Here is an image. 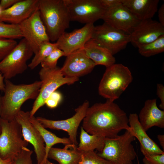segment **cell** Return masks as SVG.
Returning <instances> with one entry per match:
<instances>
[{"label": "cell", "instance_id": "cell-3", "mask_svg": "<svg viewBox=\"0 0 164 164\" xmlns=\"http://www.w3.org/2000/svg\"><path fill=\"white\" fill-rule=\"evenodd\" d=\"M38 9L50 40L56 41L70 21L64 0H39Z\"/></svg>", "mask_w": 164, "mask_h": 164}, {"label": "cell", "instance_id": "cell-15", "mask_svg": "<svg viewBox=\"0 0 164 164\" xmlns=\"http://www.w3.org/2000/svg\"><path fill=\"white\" fill-rule=\"evenodd\" d=\"M164 35V26L152 19L140 21L130 34V42L137 48Z\"/></svg>", "mask_w": 164, "mask_h": 164}, {"label": "cell", "instance_id": "cell-29", "mask_svg": "<svg viewBox=\"0 0 164 164\" xmlns=\"http://www.w3.org/2000/svg\"><path fill=\"white\" fill-rule=\"evenodd\" d=\"M78 164H113L101 157L94 151L82 152Z\"/></svg>", "mask_w": 164, "mask_h": 164}, {"label": "cell", "instance_id": "cell-12", "mask_svg": "<svg viewBox=\"0 0 164 164\" xmlns=\"http://www.w3.org/2000/svg\"><path fill=\"white\" fill-rule=\"evenodd\" d=\"M89 103L86 100L75 109V113L72 117L61 120H53L42 117L36 118L37 121L45 128L61 130L66 132L72 144L77 146V136L78 128L84 118Z\"/></svg>", "mask_w": 164, "mask_h": 164}, {"label": "cell", "instance_id": "cell-19", "mask_svg": "<svg viewBox=\"0 0 164 164\" xmlns=\"http://www.w3.org/2000/svg\"><path fill=\"white\" fill-rule=\"evenodd\" d=\"M128 120L131 130L139 141L141 151L144 156L164 153V151L147 135L141 125L136 113L130 114Z\"/></svg>", "mask_w": 164, "mask_h": 164}, {"label": "cell", "instance_id": "cell-27", "mask_svg": "<svg viewBox=\"0 0 164 164\" xmlns=\"http://www.w3.org/2000/svg\"><path fill=\"white\" fill-rule=\"evenodd\" d=\"M139 53L142 56L149 57L164 51V35L150 43L138 48Z\"/></svg>", "mask_w": 164, "mask_h": 164}, {"label": "cell", "instance_id": "cell-40", "mask_svg": "<svg viewBox=\"0 0 164 164\" xmlns=\"http://www.w3.org/2000/svg\"><path fill=\"white\" fill-rule=\"evenodd\" d=\"M157 138L159 141L160 145L164 151V135H157Z\"/></svg>", "mask_w": 164, "mask_h": 164}, {"label": "cell", "instance_id": "cell-4", "mask_svg": "<svg viewBox=\"0 0 164 164\" xmlns=\"http://www.w3.org/2000/svg\"><path fill=\"white\" fill-rule=\"evenodd\" d=\"M135 138L131 130L113 138H105L104 148L97 154L113 164H133L137 154L132 143Z\"/></svg>", "mask_w": 164, "mask_h": 164}, {"label": "cell", "instance_id": "cell-8", "mask_svg": "<svg viewBox=\"0 0 164 164\" xmlns=\"http://www.w3.org/2000/svg\"><path fill=\"white\" fill-rule=\"evenodd\" d=\"M33 53L26 40L23 38L0 61V72L5 79L9 80L24 72L28 67L27 62Z\"/></svg>", "mask_w": 164, "mask_h": 164}, {"label": "cell", "instance_id": "cell-34", "mask_svg": "<svg viewBox=\"0 0 164 164\" xmlns=\"http://www.w3.org/2000/svg\"><path fill=\"white\" fill-rule=\"evenodd\" d=\"M142 162L144 164H164V153L144 156Z\"/></svg>", "mask_w": 164, "mask_h": 164}, {"label": "cell", "instance_id": "cell-44", "mask_svg": "<svg viewBox=\"0 0 164 164\" xmlns=\"http://www.w3.org/2000/svg\"><path fill=\"white\" fill-rule=\"evenodd\" d=\"M2 9H1V7H0V14H1L2 12Z\"/></svg>", "mask_w": 164, "mask_h": 164}, {"label": "cell", "instance_id": "cell-39", "mask_svg": "<svg viewBox=\"0 0 164 164\" xmlns=\"http://www.w3.org/2000/svg\"><path fill=\"white\" fill-rule=\"evenodd\" d=\"M4 78L0 72V91H4L5 88V84L4 82Z\"/></svg>", "mask_w": 164, "mask_h": 164}, {"label": "cell", "instance_id": "cell-35", "mask_svg": "<svg viewBox=\"0 0 164 164\" xmlns=\"http://www.w3.org/2000/svg\"><path fill=\"white\" fill-rule=\"evenodd\" d=\"M100 1L106 10L113 8L122 4L121 0H100Z\"/></svg>", "mask_w": 164, "mask_h": 164}, {"label": "cell", "instance_id": "cell-6", "mask_svg": "<svg viewBox=\"0 0 164 164\" xmlns=\"http://www.w3.org/2000/svg\"><path fill=\"white\" fill-rule=\"evenodd\" d=\"M0 156L13 160L29 143L24 139L21 126L15 119L8 121L0 118Z\"/></svg>", "mask_w": 164, "mask_h": 164}, {"label": "cell", "instance_id": "cell-36", "mask_svg": "<svg viewBox=\"0 0 164 164\" xmlns=\"http://www.w3.org/2000/svg\"><path fill=\"white\" fill-rule=\"evenodd\" d=\"M157 94L159 98L161 103L159 105L160 108L164 110V87L163 84H158L157 86Z\"/></svg>", "mask_w": 164, "mask_h": 164}, {"label": "cell", "instance_id": "cell-31", "mask_svg": "<svg viewBox=\"0 0 164 164\" xmlns=\"http://www.w3.org/2000/svg\"><path fill=\"white\" fill-rule=\"evenodd\" d=\"M17 44L15 39H0V61L11 52Z\"/></svg>", "mask_w": 164, "mask_h": 164}, {"label": "cell", "instance_id": "cell-37", "mask_svg": "<svg viewBox=\"0 0 164 164\" xmlns=\"http://www.w3.org/2000/svg\"><path fill=\"white\" fill-rule=\"evenodd\" d=\"M19 0H1L0 7L2 10L7 9L18 2Z\"/></svg>", "mask_w": 164, "mask_h": 164}, {"label": "cell", "instance_id": "cell-30", "mask_svg": "<svg viewBox=\"0 0 164 164\" xmlns=\"http://www.w3.org/2000/svg\"><path fill=\"white\" fill-rule=\"evenodd\" d=\"M65 56L64 52L58 48L55 49L41 63L42 68H53L56 67L58 59Z\"/></svg>", "mask_w": 164, "mask_h": 164}, {"label": "cell", "instance_id": "cell-20", "mask_svg": "<svg viewBox=\"0 0 164 164\" xmlns=\"http://www.w3.org/2000/svg\"><path fill=\"white\" fill-rule=\"evenodd\" d=\"M138 117L141 125L146 132L154 126L164 128V111L158 108L156 99L146 100Z\"/></svg>", "mask_w": 164, "mask_h": 164}, {"label": "cell", "instance_id": "cell-45", "mask_svg": "<svg viewBox=\"0 0 164 164\" xmlns=\"http://www.w3.org/2000/svg\"><path fill=\"white\" fill-rule=\"evenodd\" d=\"M138 164H141L140 163H139L138 161Z\"/></svg>", "mask_w": 164, "mask_h": 164}, {"label": "cell", "instance_id": "cell-33", "mask_svg": "<svg viewBox=\"0 0 164 164\" xmlns=\"http://www.w3.org/2000/svg\"><path fill=\"white\" fill-rule=\"evenodd\" d=\"M62 99L61 94L59 91H55L52 93L46 101L45 104L50 108L56 107Z\"/></svg>", "mask_w": 164, "mask_h": 164}, {"label": "cell", "instance_id": "cell-11", "mask_svg": "<svg viewBox=\"0 0 164 164\" xmlns=\"http://www.w3.org/2000/svg\"><path fill=\"white\" fill-rule=\"evenodd\" d=\"M19 26L22 38L26 40L34 54L42 43L50 41L38 9Z\"/></svg>", "mask_w": 164, "mask_h": 164}, {"label": "cell", "instance_id": "cell-10", "mask_svg": "<svg viewBox=\"0 0 164 164\" xmlns=\"http://www.w3.org/2000/svg\"><path fill=\"white\" fill-rule=\"evenodd\" d=\"M70 21L86 24L101 19L106 9L100 0H64Z\"/></svg>", "mask_w": 164, "mask_h": 164}, {"label": "cell", "instance_id": "cell-25", "mask_svg": "<svg viewBox=\"0 0 164 164\" xmlns=\"http://www.w3.org/2000/svg\"><path fill=\"white\" fill-rule=\"evenodd\" d=\"M104 146V138L90 135L81 127L80 143L77 146L79 151L83 152L96 149L100 152L102 150Z\"/></svg>", "mask_w": 164, "mask_h": 164}, {"label": "cell", "instance_id": "cell-2", "mask_svg": "<svg viewBox=\"0 0 164 164\" xmlns=\"http://www.w3.org/2000/svg\"><path fill=\"white\" fill-rule=\"evenodd\" d=\"M4 95L1 97L0 117L8 121L15 119L22 104L29 99H36L39 92L42 81L29 84H15L5 79Z\"/></svg>", "mask_w": 164, "mask_h": 164}, {"label": "cell", "instance_id": "cell-18", "mask_svg": "<svg viewBox=\"0 0 164 164\" xmlns=\"http://www.w3.org/2000/svg\"><path fill=\"white\" fill-rule=\"evenodd\" d=\"M39 0H19L10 8L2 10L0 22L19 25L38 9Z\"/></svg>", "mask_w": 164, "mask_h": 164}, {"label": "cell", "instance_id": "cell-21", "mask_svg": "<svg viewBox=\"0 0 164 164\" xmlns=\"http://www.w3.org/2000/svg\"><path fill=\"white\" fill-rule=\"evenodd\" d=\"M159 0H121L122 4L139 20L152 19L158 10Z\"/></svg>", "mask_w": 164, "mask_h": 164}, {"label": "cell", "instance_id": "cell-42", "mask_svg": "<svg viewBox=\"0 0 164 164\" xmlns=\"http://www.w3.org/2000/svg\"><path fill=\"white\" fill-rule=\"evenodd\" d=\"M1 96L0 95V114H1ZM1 126L0 125V134L1 133Z\"/></svg>", "mask_w": 164, "mask_h": 164}, {"label": "cell", "instance_id": "cell-41", "mask_svg": "<svg viewBox=\"0 0 164 164\" xmlns=\"http://www.w3.org/2000/svg\"><path fill=\"white\" fill-rule=\"evenodd\" d=\"M0 164H13V160L11 159H4L0 156Z\"/></svg>", "mask_w": 164, "mask_h": 164}, {"label": "cell", "instance_id": "cell-9", "mask_svg": "<svg viewBox=\"0 0 164 164\" xmlns=\"http://www.w3.org/2000/svg\"><path fill=\"white\" fill-rule=\"evenodd\" d=\"M91 39L113 55L124 49L130 42L129 34L104 22L101 25L94 26Z\"/></svg>", "mask_w": 164, "mask_h": 164}, {"label": "cell", "instance_id": "cell-5", "mask_svg": "<svg viewBox=\"0 0 164 164\" xmlns=\"http://www.w3.org/2000/svg\"><path fill=\"white\" fill-rule=\"evenodd\" d=\"M131 71L121 64H114L106 68L98 87L99 94L108 100L118 98L132 80Z\"/></svg>", "mask_w": 164, "mask_h": 164}, {"label": "cell", "instance_id": "cell-17", "mask_svg": "<svg viewBox=\"0 0 164 164\" xmlns=\"http://www.w3.org/2000/svg\"><path fill=\"white\" fill-rule=\"evenodd\" d=\"M60 68L65 77L78 78L90 73L96 66L86 55L83 48L76 50L67 56Z\"/></svg>", "mask_w": 164, "mask_h": 164}, {"label": "cell", "instance_id": "cell-38", "mask_svg": "<svg viewBox=\"0 0 164 164\" xmlns=\"http://www.w3.org/2000/svg\"><path fill=\"white\" fill-rule=\"evenodd\" d=\"M158 17L159 22L161 25L164 26V4H162L158 10Z\"/></svg>", "mask_w": 164, "mask_h": 164}, {"label": "cell", "instance_id": "cell-1", "mask_svg": "<svg viewBox=\"0 0 164 164\" xmlns=\"http://www.w3.org/2000/svg\"><path fill=\"white\" fill-rule=\"evenodd\" d=\"M82 127L88 134L105 138H113L123 130H131L126 113L114 101L107 100L88 108Z\"/></svg>", "mask_w": 164, "mask_h": 164}, {"label": "cell", "instance_id": "cell-13", "mask_svg": "<svg viewBox=\"0 0 164 164\" xmlns=\"http://www.w3.org/2000/svg\"><path fill=\"white\" fill-rule=\"evenodd\" d=\"M29 111L20 110L15 119L21 126L24 139L33 146L36 154L37 164H46L45 146L43 138L38 130L29 120Z\"/></svg>", "mask_w": 164, "mask_h": 164}, {"label": "cell", "instance_id": "cell-14", "mask_svg": "<svg viewBox=\"0 0 164 164\" xmlns=\"http://www.w3.org/2000/svg\"><path fill=\"white\" fill-rule=\"evenodd\" d=\"M94 26L93 23L87 24L71 32H65L55 43L57 48L62 51L66 56L83 48L86 43L91 38Z\"/></svg>", "mask_w": 164, "mask_h": 164}, {"label": "cell", "instance_id": "cell-43", "mask_svg": "<svg viewBox=\"0 0 164 164\" xmlns=\"http://www.w3.org/2000/svg\"><path fill=\"white\" fill-rule=\"evenodd\" d=\"M46 164H54V163H52L50 162L48 159L46 161Z\"/></svg>", "mask_w": 164, "mask_h": 164}, {"label": "cell", "instance_id": "cell-32", "mask_svg": "<svg viewBox=\"0 0 164 164\" xmlns=\"http://www.w3.org/2000/svg\"><path fill=\"white\" fill-rule=\"evenodd\" d=\"M33 151L27 147L23 149L13 160V164H33L32 159Z\"/></svg>", "mask_w": 164, "mask_h": 164}, {"label": "cell", "instance_id": "cell-28", "mask_svg": "<svg viewBox=\"0 0 164 164\" xmlns=\"http://www.w3.org/2000/svg\"><path fill=\"white\" fill-rule=\"evenodd\" d=\"M22 38L19 25L0 22V39H15Z\"/></svg>", "mask_w": 164, "mask_h": 164}, {"label": "cell", "instance_id": "cell-23", "mask_svg": "<svg viewBox=\"0 0 164 164\" xmlns=\"http://www.w3.org/2000/svg\"><path fill=\"white\" fill-rule=\"evenodd\" d=\"M81 153L77 146L71 143L65 145L63 149L51 148L48 158L56 161L59 164H78Z\"/></svg>", "mask_w": 164, "mask_h": 164}, {"label": "cell", "instance_id": "cell-26", "mask_svg": "<svg viewBox=\"0 0 164 164\" xmlns=\"http://www.w3.org/2000/svg\"><path fill=\"white\" fill-rule=\"evenodd\" d=\"M56 48V43H52L50 41L42 43L28 67L31 70L34 69Z\"/></svg>", "mask_w": 164, "mask_h": 164}, {"label": "cell", "instance_id": "cell-24", "mask_svg": "<svg viewBox=\"0 0 164 164\" xmlns=\"http://www.w3.org/2000/svg\"><path fill=\"white\" fill-rule=\"evenodd\" d=\"M29 120L32 124L38 130L45 143V152L46 161L48 159L49 152L55 144L62 143L66 145L72 143L69 138H60L44 128L37 121L34 116L29 117Z\"/></svg>", "mask_w": 164, "mask_h": 164}, {"label": "cell", "instance_id": "cell-7", "mask_svg": "<svg viewBox=\"0 0 164 164\" xmlns=\"http://www.w3.org/2000/svg\"><path fill=\"white\" fill-rule=\"evenodd\" d=\"M39 75L42 84L38 95L29 111L30 117L34 116L37 111L45 104L50 95L57 88L64 84H73L79 80L78 78L64 77L60 68L57 66L53 68H42Z\"/></svg>", "mask_w": 164, "mask_h": 164}, {"label": "cell", "instance_id": "cell-16", "mask_svg": "<svg viewBox=\"0 0 164 164\" xmlns=\"http://www.w3.org/2000/svg\"><path fill=\"white\" fill-rule=\"evenodd\" d=\"M102 19L112 27L129 35L140 21L122 4L106 10Z\"/></svg>", "mask_w": 164, "mask_h": 164}, {"label": "cell", "instance_id": "cell-22", "mask_svg": "<svg viewBox=\"0 0 164 164\" xmlns=\"http://www.w3.org/2000/svg\"><path fill=\"white\" fill-rule=\"evenodd\" d=\"M83 50L87 56L96 65H102L106 68L115 63V59L106 49L98 45L91 39L85 44Z\"/></svg>", "mask_w": 164, "mask_h": 164}]
</instances>
